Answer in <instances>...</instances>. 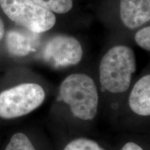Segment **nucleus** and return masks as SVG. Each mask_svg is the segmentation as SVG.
<instances>
[{
  "label": "nucleus",
  "instance_id": "nucleus-3",
  "mask_svg": "<svg viewBox=\"0 0 150 150\" xmlns=\"http://www.w3.org/2000/svg\"><path fill=\"white\" fill-rule=\"evenodd\" d=\"M45 92L37 83H22L0 93V117L11 120L30 113L40 106Z\"/></svg>",
  "mask_w": 150,
  "mask_h": 150
},
{
  "label": "nucleus",
  "instance_id": "nucleus-9",
  "mask_svg": "<svg viewBox=\"0 0 150 150\" xmlns=\"http://www.w3.org/2000/svg\"><path fill=\"white\" fill-rule=\"evenodd\" d=\"M52 13L63 14L69 12L73 6L72 0H32Z\"/></svg>",
  "mask_w": 150,
  "mask_h": 150
},
{
  "label": "nucleus",
  "instance_id": "nucleus-8",
  "mask_svg": "<svg viewBox=\"0 0 150 150\" xmlns=\"http://www.w3.org/2000/svg\"><path fill=\"white\" fill-rule=\"evenodd\" d=\"M36 33H24L11 30L6 35V45L9 53L16 56H24L34 51L36 47Z\"/></svg>",
  "mask_w": 150,
  "mask_h": 150
},
{
  "label": "nucleus",
  "instance_id": "nucleus-10",
  "mask_svg": "<svg viewBox=\"0 0 150 150\" xmlns=\"http://www.w3.org/2000/svg\"><path fill=\"white\" fill-rule=\"evenodd\" d=\"M5 150H36L34 146L23 133H16L11 137Z\"/></svg>",
  "mask_w": 150,
  "mask_h": 150
},
{
  "label": "nucleus",
  "instance_id": "nucleus-5",
  "mask_svg": "<svg viewBox=\"0 0 150 150\" xmlns=\"http://www.w3.org/2000/svg\"><path fill=\"white\" fill-rule=\"evenodd\" d=\"M83 50L74 38L58 35L47 41L42 51V59L55 68L77 65L81 61Z\"/></svg>",
  "mask_w": 150,
  "mask_h": 150
},
{
  "label": "nucleus",
  "instance_id": "nucleus-14",
  "mask_svg": "<svg viewBox=\"0 0 150 150\" xmlns=\"http://www.w3.org/2000/svg\"><path fill=\"white\" fill-rule=\"evenodd\" d=\"M4 24L3 20L0 18V40L3 38L4 35Z\"/></svg>",
  "mask_w": 150,
  "mask_h": 150
},
{
  "label": "nucleus",
  "instance_id": "nucleus-12",
  "mask_svg": "<svg viewBox=\"0 0 150 150\" xmlns=\"http://www.w3.org/2000/svg\"><path fill=\"white\" fill-rule=\"evenodd\" d=\"M135 41L140 47L150 50V27H146L140 29L135 35Z\"/></svg>",
  "mask_w": 150,
  "mask_h": 150
},
{
  "label": "nucleus",
  "instance_id": "nucleus-13",
  "mask_svg": "<svg viewBox=\"0 0 150 150\" xmlns=\"http://www.w3.org/2000/svg\"><path fill=\"white\" fill-rule=\"evenodd\" d=\"M120 150H143V149L135 142H129L125 144Z\"/></svg>",
  "mask_w": 150,
  "mask_h": 150
},
{
  "label": "nucleus",
  "instance_id": "nucleus-7",
  "mask_svg": "<svg viewBox=\"0 0 150 150\" xmlns=\"http://www.w3.org/2000/svg\"><path fill=\"white\" fill-rule=\"evenodd\" d=\"M129 105L134 113L140 116L150 115V75L140 78L134 84L129 97Z\"/></svg>",
  "mask_w": 150,
  "mask_h": 150
},
{
  "label": "nucleus",
  "instance_id": "nucleus-11",
  "mask_svg": "<svg viewBox=\"0 0 150 150\" xmlns=\"http://www.w3.org/2000/svg\"><path fill=\"white\" fill-rule=\"evenodd\" d=\"M63 150H105L97 142L88 138H79L72 140Z\"/></svg>",
  "mask_w": 150,
  "mask_h": 150
},
{
  "label": "nucleus",
  "instance_id": "nucleus-2",
  "mask_svg": "<svg viewBox=\"0 0 150 150\" xmlns=\"http://www.w3.org/2000/svg\"><path fill=\"white\" fill-rule=\"evenodd\" d=\"M136 70L134 51L125 45L113 47L103 56L99 65V80L102 88L111 93L127 91Z\"/></svg>",
  "mask_w": 150,
  "mask_h": 150
},
{
  "label": "nucleus",
  "instance_id": "nucleus-1",
  "mask_svg": "<svg viewBox=\"0 0 150 150\" xmlns=\"http://www.w3.org/2000/svg\"><path fill=\"white\" fill-rule=\"evenodd\" d=\"M58 101L69 105L74 117L82 120H92L98 109L96 83L87 74L76 73L69 75L60 86Z\"/></svg>",
  "mask_w": 150,
  "mask_h": 150
},
{
  "label": "nucleus",
  "instance_id": "nucleus-6",
  "mask_svg": "<svg viewBox=\"0 0 150 150\" xmlns=\"http://www.w3.org/2000/svg\"><path fill=\"white\" fill-rule=\"evenodd\" d=\"M120 13L123 24L134 29L150 20V0H120Z\"/></svg>",
  "mask_w": 150,
  "mask_h": 150
},
{
  "label": "nucleus",
  "instance_id": "nucleus-4",
  "mask_svg": "<svg viewBox=\"0 0 150 150\" xmlns=\"http://www.w3.org/2000/svg\"><path fill=\"white\" fill-rule=\"evenodd\" d=\"M0 6L10 20L33 33L45 32L56 24L53 13L32 0H0Z\"/></svg>",
  "mask_w": 150,
  "mask_h": 150
}]
</instances>
